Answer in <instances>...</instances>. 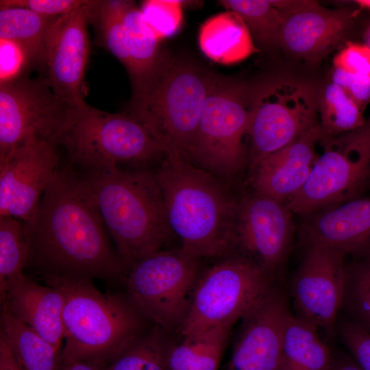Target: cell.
<instances>
[{
    "mask_svg": "<svg viewBox=\"0 0 370 370\" xmlns=\"http://www.w3.org/2000/svg\"><path fill=\"white\" fill-rule=\"evenodd\" d=\"M198 260L181 249L161 250L145 257L127 271L129 299L158 327L180 328L197 283Z\"/></svg>",
    "mask_w": 370,
    "mask_h": 370,
    "instance_id": "obj_10",
    "label": "cell"
},
{
    "mask_svg": "<svg viewBox=\"0 0 370 370\" xmlns=\"http://www.w3.org/2000/svg\"><path fill=\"white\" fill-rule=\"evenodd\" d=\"M333 64L352 75L370 77V48L348 41L334 57Z\"/></svg>",
    "mask_w": 370,
    "mask_h": 370,
    "instance_id": "obj_35",
    "label": "cell"
},
{
    "mask_svg": "<svg viewBox=\"0 0 370 370\" xmlns=\"http://www.w3.org/2000/svg\"><path fill=\"white\" fill-rule=\"evenodd\" d=\"M230 79L216 76L200 116L187 161L222 180H229L243 167L254 97Z\"/></svg>",
    "mask_w": 370,
    "mask_h": 370,
    "instance_id": "obj_7",
    "label": "cell"
},
{
    "mask_svg": "<svg viewBox=\"0 0 370 370\" xmlns=\"http://www.w3.org/2000/svg\"><path fill=\"white\" fill-rule=\"evenodd\" d=\"M334 354L317 326L291 313L284 331L282 370H330Z\"/></svg>",
    "mask_w": 370,
    "mask_h": 370,
    "instance_id": "obj_24",
    "label": "cell"
},
{
    "mask_svg": "<svg viewBox=\"0 0 370 370\" xmlns=\"http://www.w3.org/2000/svg\"><path fill=\"white\" fill-rule=\"evenodd\" d=\"M170 347L158 330L141 334L106 364V370H169Z\"/></svg>",
    "mask_w": 370,
    "mask_h": 370,
    "instance_id": "obj_30",
    "label": "cell"
},
{
    "mask_svg": "<svg viewBox=\"0 0 370 370\" xmlns=\"http://www.w3.org/2000/svg\"><path fill=\"white\" fill-rule=\"evenodd\" d=\"M232 327L222 325L184 336L169 349V369L218 370Z\"/></svg>",
    "mask_w": 370,
    "mask_h": 370,
    "instance_id": "obj_26",
    "label": "cell"
},
{
    "mask_svg": "<svg viewBox=\"0 0 370 370\" xmlns=\"http://www.w3.org/2000/svg\"><path fill=\"white\" fill-rule=\"evenodd\" d=\"M65 161L79 171L145 166L164 158L165 148L128 114L109 113L86 102L70 106L58 138Z\"/></svg>",
    "mask_w": 370,
    "mask_h": 370,
    "instance_id": "obj_6",
    "label": "cell"
},
{
    "mask_svg": "<svg viewBox=\"0 0 370 370\" xmlns=\"http://www.w3.org/2000/svg\"><path fill=\"white\" fill-rule=\"evenodd\" d=\"M28 258L24 225L9 216L0 217V298L15 278L23 273Z\"/></svg>",
    "mask_w": 370,
    "mask_h": 370,
    "instance_id": "obj_32",
    "label": "cell"
},
{
    "mask_svg": "<svg viewBox=\"0 0 370 370\" xmlns=\"http://www.w3.org/2000/svg\"><path fill=\"white\" fill-rule=\"evenodd\" d=\"M86 2L84 0H1L0 5L26 8L40 15L56 18L74 10Z\"/></svg>",
    "mask_w": 370,
    "mask_h": 370,
    "instance_id": "obj_36",
    "label": "cell"
},
{
    "mask_svg": "<svg viewBox=\"0 0 370 370\" xmlns=\"http://www.w3.org/2000/svg\"><path fill=\"white\" fill-rule=\"evenodd\" d=\"M319 111L321 137L354 130L366 121L362 109L345 90L333 82L323 90Z\"/></svg>",
    "mask_w": 370,
    "mask_h": 370,
    "instance_id": "obj_29",
    "label": "cell"
},
{
    "mask_svg": "<svg viewBox=\"0 0 370 370\" xmlns=\"http://www.w3.org/2000/svg\"><path fill=\"white\" fill-rule=\"evenodd\" d=\"M279 281L241 253L225 258L196 283L181 334L184 337L222 325H233Z\"/></svg>",
    "mask_w": 370,
    "mask_h": 370,
    "instance_id": "obj_8",
    "label": "cell"
},
{
    "mask_svg": "<svg viewBox=\"0 0 370 370\" xmlns=\"http://www.w3.org/2000/svg\"><path fill=\"white\" fill-rule=\"evenodd\" d=\"M304 245L289 288L295 315L333 334L343 300L347 254L323 244Z\"/></svg>",
    "mask_w": 370,
    "mask_h": 370,
    "instance_id": "obj_13",
    "label": "cell"
},
{
    "mask_svg": "<svg viewBox=\"0 0 370 370\" xmlns=\"http://www.w3.org/2000/svg\"><path fill=\"white\" fill-rule=\"evenodd\" d=\"M348 256L341 311L370 332V247Z\"/></svg>",
    "mask_w": 370,
    "mask_h": 370,
    "instance_id": "obj_28",
    "label": "cell"
},
{
    "mask_svg": "<svg viewBox=\"0 0 370 370\" xmlns=\"http://www.w3.org/2000/svg\"><path fill=\"white\" fill-rule=\"evenodd\" d=\"M354 2L359 6L360 9L370 10V0H356Z\"/></svg>",
    "mask_w": 370,
    "mask_h": 370,
    "instance_id": "obj_43",
    "label": "cell"
},
{
    "mask_svg": "<svg viewBox=\"0 0 370 370\" xmlns=\"http://www.w3.org/2000/svg\"><path fill=\"white\" fill-rule=\"evenodd\" d=\"M199 39L202 51L221 64L239 62L257 51L248 27L231 11L208 19L200 29Z\"/></svg>",
    "mask_w": 370,
    "mask_h": 370,
    "instance_id": "obj_23",
    "label": "cell"
},
{
    "mask_svg": "<svg viewBox=\"0 0 370 370\" xmlns=\"http://www.w3.org/2000/svg\"><path fill=\"white\" fill-rule=\"evenodd\" d=\"M219 2L244 21L260 45L269 47L280 43L284 14L280 13L269 0H223Z\"/></svg>",
    "mask_w": 370,
    "mask_h": 370,
    "instance_id": "obj_31",
    "label": "cell"
},
{
    "mask_svg": "<svg viewBox=\"0 0 370 370\" xmlns=\"http://www.w3.org/2000/svg\"><path fill=\"white\" fill-rule=\"evenodd\" d=\"M336 333L363 370H370V332L345 317H338Z\"/></svg>",
    "mask_w": 370,
    "mask_h": 370,
    "instance_id": "obj_34",
    "label": "cell"
},
{
    "mask_svg": "<svg viewBox=\"0 0 370 370\" xmlns=\"http://www.w3.org/2000/svg\"><path fill=\"white\" fill-rule=\"evenodd\" d=\"M112 3L127 34L131 58L128 73L135 92L147 83L163 56L160 38L134 1L112 0Z\"/></svg>",
    "mask_w": 370,
    "mask_h": 370,
    "instance_id": "obj_22",
    "label": "cell"
},
{
    "mask_svg": "<svg viewBox=\"0 0 370 370\" xmlns=\"http://www.w3.org/2000/svg\"><path fill=\"white\" fill-rule=\"evenodd\" d=\"M77 171L127 269L162 250L173 232L155 171L145 166Z\"/></svg>",
    "mask_w": 370,
    "mask_h": 370,
    "instance_id": "obj_3",
    "label": "cell"
},
{
    "mask_svg": "<svg viewBox=\"0 0 370 370\" xmlns=\"http://www.w3.org/2000/svg\"><path fill=\"white\" fill-rule=\"evenodd\" d=\"M317 122L313 96L289 82L269 84L254 95L249 127L251 164L282 148Z\"/></svg>",
    "mask_w": 370,
    "mask_h": 370,
    "instance_id": "obj_12",
    "label": "cell"
},
{
    "mask_svg": "<svg viewBox=\"0 0 370 370\" xmlns=\"http://www.w3.org/2000/svg\"><path fill=\"white\" fill-rule=\"evenodd\" d=\"M1 40V82L21 76L20 69L30 62L28 56L17 44Z\"/></svg>",
    "mask_w": 370,
    "mask_h": 370,
    "instance_id": "obj_38",
    "label": "cell"
},
{
    "mask_svg": "<svg viewBox=\"0 0 370 370\" xmlns=\"http://www.w3.org/2000/svg\"><path fill=\"white\" fill-rule=\"evenodd\" d=\"M291 313L284 284L278 282L242 319L227 370H282L284 331Z\"/></svg>",
    "mask_w": 370,
    "mask_h": 370,
    "instance_id": "obj_17",
    "label": "cell"
},
{
    "mask_svg": "<svg viewBox=\"0 0 370 370\" xmlns=\"http://www.w3.org/2000/svg\"><path fill=\"white\" fill-rule=\"evenodd\" d=\"M330 370H363L354 360L350 354L337 353L334 358Z\"/></svg>",
    "mask_w": 370,
    "mask_h": 370,
    "instance_id": "obj_42",
    "label": "cell"
},
{
    "mask_svg": "<svg viewBox=\"0 0 370 370\" xmlns=\"http://www.w3.org/2000/svg\"><path fill=\"white\" fill-rule=\"evenodd\" d=\"M269 1L284 15L310 11L320 7L317 1L311 0H269Z\"/></svg>",
    "mask_w": 370,
    "mask_h": 370,
    "instance_id": "obj_39",
    "label": "cell"
},
{
    "mask_svg": "<svg viewBox=\"0 0 370 370\" xmlns=\"http://www.w3.org/2000/svg\"><path fill=\"white\" fill-rule=\"evenodd\" d=\"M22 370H58L61 350L2 307L1 332Z\"/></svg>",
    "mask_w": 370,
    "mask_h": 370,
    "instance_id": "obj_25",
    "label": "cell"
},
{
    "mask_svg": "<svg viewBox=\"0 0 370 370\" xmlns=\"http://www.w3.org/2000/svg\"><path fill=\"white\" fill-rule=\"evenodd\" d=\"M155 172L168 224L184 253L221 257L237 247L239 201L222 180L176 153H166Z\"/></svg>",
    "mask_w": 370,
    "mask_h": 370,
    "instance_id": "obj_2",
    "label": "cell"
},
{
    "mask_svg": "<svg viewBox=\"0 0 370 370\" xmlns=\"http://www.w3.org/2000/svg\"><path fill=\"white\" fill-rule=\"evenodd\" d=\"M356 13L319 7L284 15L280 43L296 56L310 59L323 56L345 41Z\"/></svg>",
    "mask_w": 370,
    "mask_h": 370,
    "instance_id": "obj_21",
    "label": "cell"
},
{
    "mask_svg": "<svg viewBox=\"0 0 370 370\" xmlns=\"http://www.w3.org/2000/svg\"><path fill=\"white\" fill-rule=\"evenodd\" d=\"M292 213L287 204L258 193L238 203L237 247L278 280L292 245Z\"/></svg>",
    "mask_w": 370,
    "mask_h": 370,
    "instance_id": "obj_14",
    "label": "cell"
},
{
    "mask_svg": "<svg viewBox=\"0 0 370 370\" xmlns=\"http://www.w3.org/2000/svg\"><path fill=\"white\" fill-rule=\"evenodd\" d=\"M42 279L64 297L61 362L107 364L142 334L145 317L129 297L102 293L90 280Z\"/></svg>",
    "mask_w": 370,
    "mask_h": 370,
    "instance_id": "obj_5",
    "label": "cell"
},
{
    "mask_svg": "<svg viewBox=\"0 0 370 370\" xmlns=\"http://www.w3.org/2000/svg\"><path fill=\"white\" fill-rule=\"evenodd\" d=\"M141 10L160 39L173 36L182 25L180 1H147Z\"/></svg>",
    "mask_w": 370,
    "mask_h": 370,
    "instance_id": "obj_33",
    "label": "cell"
},
{
    "mask_svg": "<svg viewBox=\"0 0 370 370\" xmlns=\"http://www.w3.org/2000/svg\"><path fill=\"white\" fill-rule=\"evenodd\" d=\"M61 162L56 142L19 147L0 160V217L30 221Z\"/></svg>",
    "mask_w": 370,
    "mask_h": 370,
    "instance_id": "obj_15",
    "label": "cell"
},
{
    "mask_svg": "<svg viewBox=\"0 0 370 370\" xmlns=\"http://www.w3.org/2000/svg\"><path fill=\"white\" fill-rule=\"evenodd\" d=\"M58 370H106V364L97 360L60 362Z\"/></svg>",
    "mask_w": 370,
    "mask_h": 370,
    "instance_id": "obj_41",
    "label": "cell"
},
{
    "mask_svg": "<svg viewBox=\"0 0 370 370\" xmlns=\"http://www.w3.org/2000/svg\"><path fill=\"white\" fill-rule=\"evenodd\" d=\"M56 18L40 15L26 8L0 5V40L17 44L30 61L43 64L46 35Z\"/></svg>",
    "mask_w": 370,
    "mask_h": 370,
    "instance_id": "obj_27",
    "label": "cell"
},
{
    "mask_svg": "<svg viewBox=\"0 0 370 370\" xmlns=\"http://www.w3.org/2000/svg\"><path fill=\"white\" fill-rule=\"evenodd\" d=\"M27 267L44 278L117 279L128 269L79 172L64 161L23 223Z\"/></svg>",
    "mask_w": 370,
    "mask_h": 370,
    "instance_id": "obj_1",
    "label": "cell"
},
{
    "mask_svg": "<svg viewBox=\"0 0 370 370\" xmlns=\"http://www.w3.org/2000/svg\"><path fill=\"white\" fill-rule=\"evenodd\" d=\"M304 245L337 247L347 256L370 247V197L358 198L305 216L300 227Z\"/></svg>",
    "mask_w": 370,
    "mask_h": 370,
    "instance_id": "obj_19",
    "label": "cell"
},
{
    "mask_svg": "<svg viewBox=\"0 0 370 370\" xmlns=\"http://www.w3.org/2000/svg\"><path fill=\"white\" fill-rule=\"evenodd\" d=\"M70 106L54 94L45 78L19 76L1 82L0 160L30 143H58Z\"/></svg>",
    "mask_w": 370,
    "mask_h": 370,
    "instance_id": "obj_11",
    "label": "cell"
},
{
    "mask_svg": "<svg viewBox=\"0 0 370 370\" xmlns=\"http://www.w3.org/2000/svg\"><path fill=\"white\" fill-rule=\"evenodd\" d=\"M332 79V82L345 90L362 109L370 102V77L356 76L334 67Z\"/></svg>",
    "mask_w": 370,
    "mask_h": 370,
    "instance_id": "obj_37",
    "label": "cell"
},
{
    "mask_svg": "<svg viewBox=\"0 0 370 370\" xmlns=\"http://www.w3.org/2000/svg\"><path fill=\"white\" fill-rule=\"evenodd\" d=\"M0 370H22L9 344L0 332Z\"/></svg>",
    "mask_w": 370,
    "mask_h": 370,
    "instance_id": "obj_40",
    "label": "cell"
},
{
    "mask_svg": "<svg viewBox=\"0 0 370 370\" xmlns=\"http://www.w3.org/2000/svg\"><path fill=\"white\" fill-rule=\"evenodd\" d=\"M56 17L45 42V79L63 102L75 106L85 102L83 86L90 44L88 5Z\"/></svg>",
    "mask_w": 370,
    "mask_h": 370,
    "instance_id": "obj_16",
    "label": "cell"
},
{
    "mask_svg": "<svg viewBox=\"0 0 370 370\" xmlns=\"http://www.w3.org/2000/svg\"><path fill=\"white\" fill-rule=\"evenodd\" d=\"M321 138L319 123L297 138L252 164L256 193L288 201L304 186L317 159Z\"/></svg>",
    "mask_w": 370,
    "mask_h": 370,
    "instance_id": "obj_18",
    "label": "cell"
},
{
    "mask_svg": "<svg viewBox=\"0 0 370 370\" xmlns=\"http://www.w3.org/2000/svg\"><path fill=\"white\" fill-rule=\"evenodd\" d=\"M1 303L2 307L62 351L64 297L60 289L40 284L23 273L11 282Z\"/></svg>",
    "mask_w": 370,
    "mask_h": 370,
    "instance_id": "obj_20",
    "label": "cell"
},
{
    "mask_svg": "<svg viewBox=\"0 0 370 370\" xmlns=\"http://www.w3.org/2000/svg\"><path fill=\"white\" fill-rule=\"evenodd\" d=\"M216 76L193 62L163 53L151 77L132 93L123 112L143 125L166 153L187 160Z\"/></svg>",
    "mask_w": 370,
    "mask_h": 370,
    "instance_id": "obj_4",
    "label": "cell"
},
{
    "mask_svg": "<svg viewBox=\"0 0 370 370\" xmlns=\"http://www.w3.org/2000/svg\"><path fill=\"white\" fill-rule=\"evenodd\" d=\"M319 141L322 154L287 203L292 212L304 217L358 199L370 187V118L357 129Z\"/></svg>",
    "mask_w": 370,
    "mask_h": 370,
    "instance_id": "obj_9",
    "label": "cell"
},
{
    "mask_svg": "<svg viewBox=\"0 0 370 370\" xmlns=\"http://www.w3.org/2000/svg\"><path fill=\"white\" fill-rule=\"evenodd\" d=\"M364 39L365 41V45L370 48V23L365 31Z\"/></svg>",
    "mask_w": 370,
    "mask_h": 370,
    "instance_id": "obj_44",
    "label": "cell"
}]
</instances>
